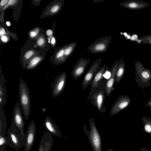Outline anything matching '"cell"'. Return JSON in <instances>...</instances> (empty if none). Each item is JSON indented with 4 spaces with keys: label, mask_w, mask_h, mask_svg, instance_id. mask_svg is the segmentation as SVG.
Returning <instances> with one entry per match:
<instances>
[{
    "label": "cell",
    "mask_w": 151,
    "mask_h": 151,
    "mask_svg": "<svg viewBox=\"0 0 151 151\" xmlns=\"http://www.w3.org/2000/svg\"><path fill=\"white\" fill-rule=\"evenodd\" d=\"M44 43V40L42 38H40L37 42V44L39 46H42Z\"/></svg>",
    "instance_id": "obj_30"
},
{
    "label": "cell",
    "mask_w": 151,
    "mask_h": 151,
    "mask_svg": "<svg viewBox=\"0 0 151 151\" xmlns=\"http://www.w3.org/2000/svg\"><path fill=\"white\" fill-rule=\"evenodd\" d=\"M16 1H15V0H10L9 1V4H12Z\"/></svg>",
    "instance_id": "obj_37"
},
{
    "label": "cell",
    "mask_w": 151,
    "mask_h": 151,
    "mask_svg": "<svg viewBox=\"0 0 151 151\" xmlns=\"http://www.w3.org/2000/svg\"><path fill=\"white\" fill-rule=\"evenodd\" d=\"M106 96L105 91H103L96 93L88 94L87 98L98 111L103 113L106 110V107L104 106Z\"/></svg>",
    "instance_id": "obj_7"
},
{
    "label": "cell",
    "mask_w": 151,
    "mask_h": 151,
    "mask_svg": "<svg viewBox=\"0 0 151 151\" xmlns=\"http://www.w3.org/2000/svg\"><path fill=\"white\" fill-rule=\"evenodd\" d=\"M8 136L0 134V146H6L8 145Z\"/></svg>",
    "instance_id": "obj_25"
},
{
    "label": "cell",
    "mask_w": 151,
    "mask_h": 151,
    "mask_svg": "<svg viewBox=\"0 0 151 151\" xmlns=\"http://www.w3.org/2000/svg\"><path fill=\"white\" fill-rule=\"evenodd\" d=\"M90 129L88 130L84 124L83 125L84 132L87 136L93 151H102V146L100 134L97 129L94 119L91 118L89 120Z\"/></svg>",
    "instance_id": "obj_2"
},
{
    "label": "cell",
    "mask_w": 151,
    "mask_h": 151,
    "mask_svg": "<svg viewBox=\"0 0 151 151\" xmlns=\"http://www.w3.org/2000/svg\"><path fill=\"white\" fill-rule=\"evenodd\" d=\"M5 33V30L3 28H1L0 30V35L1 36L4 35Z\"/></svg>",
    "instance_id": "obj_35"
},
{
    "label": "cell",
    "mask_w": 151,
    "mask_h": 151,
    "mask_svg": "<svg viewBox=\"0 0 151 151\" xmlns=\"http://www.w3.org/2000/svg\"><path fill=\"white\" fill-rule=\"evenodd\" d=\"M102 60V58H99L96 59L85 75L81 85L83 90L86 89L88 86L91 85L96 70L100 67Z\"/></svg>",
    "instance_id": "obj_10"
},
{
    "label": "cell",
    "mask_w": 151,
    "mask_h": 151,
    "mask_svg": "<svg viewBox=\"0 0 151 151\" xmlns=\"http://www.w3.org/2000/svg\"><path fill=\"white\" fill-rule=\"evenodd\" d=\"M112 40L111 36H106L96 40L87 47L88 50L93 54L106 52Z\"/></svg>",
    "instance_id": "obj_5"
},
{
    "label": "cell",
    "mask_w": 151,
    "mask_h": 151,
    "mask_svg": "<svg viewBox=\"0 0 151 151\" xmlns=\"http://www.w3.org/2000/svg\"><path fill=\"white\" fill-rule=\"evenodd\" d=\"M46 34L48 36H51L53 34L52 31L51 29H49L47 31Z\"/></svg>",
    "instance_id": "obj_32"
},
{
    "label": "cell",
    "mask_w": 151,
    "mask_h": 151,
    "mask_svg": "<svg viewBox=\"0 0 151 151\" xmlns=\"http://www.w3.org/2000/svg\"><path fill=\"white\" fill-rule=\"evenodd\" d=\"M145 106L151 109V98L149 99Z\"/></svg>",
    "instance_id": "obj_31"
},
{
    "label": "cell",
    "mask_w": 151,
    "mask_h": 151,
    "mask_svg": "<svg viewBox=\"0 0 151 151\" xmlns=\"http://www.w3.org/2000/svg\"><path fill=\"white\" fill-rule=\"evenodd\" d=\"M8 134V145L16 151L18 150L24 146L26 135L23 136L16 128L14 124L12 122Z\"/></svg>",
    "instance_id": "obj_4"
},
{
    "label": "cell",
    "mask_w": 151,
    "mask_h": 151,
    "mask_svg": "<svg viewBox=\"0 0 151 151\" xmlns=\"http://www.w3.org/2000/svg\"><path fill=\"white\" fill-rule=\"evenodd\" d=\"M76 46V42H73L68 44L65 47L64 55L66 59L72 54Z\"/></svg>",
    "instance_id": "obj_21"
},
{
    "label": "cell",
    "mask_w": 151,
    "mask_h": 151,
    "mask_svg": "<svg viewBox=\"0 0 151 151\" xmlns=\"http://www.w3.org/2000/svg\"><path fill=\"white\" fill-rule=\"evenodd\" d=\"M6 24H7V25L8 26H10V23L9 22H6Z\"/></svg>",
    "instance_id": "obj_41"
},
{
    "label": "cell",
    "mask_w": 151,
    "mask_h": 151,
    "mask_svg": "<svg viewBox=\"0 0 151 151\" xmlns=\"http://www.w3.org/2000/svg\"><path fill=\"white\" fill-rule=\"evenodd\" d=\"M6 126V118L2 107H0V134L5 135Z\"/></svg>",
    "instance_id": "obj_19"
},
{
    "label": "cell",
    "mask_w": 151,
    "mask_h": 151,
    "mask_svg": "<svg viewBox=\"0 0 151 151\" xmlns=\"http://www.w3.org/2000/svg\"><path fill=\"white\" fill-rule=\"evenodd\" d=\"M139 40L136 42L138 44H147L151 45V34L139 37Z\"/></svg>",
    "instance_id": "obj_24"
},
{
    "label": "cell",
    "mask_w": 151,
    "mask_h": 151,
    "mask_svg": "<svg viewBox=\"0 0 151 151\" xmlns=\"http://www.w3.org/2000/svg\"><path fill=\"white\" fill-rule=\"evenodd\" d=\"M6 103V97L0 96V107H2Z\"/></svg>",
    "instance_id": "obj_26"
},
{
    "label": "cell",
    "mask_w": 151,
    "mask_h": 151,
    "mask_svg": "<svg viewBox=\"0 0 151 151\" xmlns=\"http://www.w3.org/2000/svg\"><path fill=\"white\" fill-rule=\"evenodd\" d=\"M121 6L124 8L132 10H141L150 5L149 3L139 0H129L121 3Z\"/></svg>",
    "instance_id": "obj_16"
},
{
    "label": "cell",
    "mask_w": 151,
    "mask_h": 151,
    "mask_svg": "<svg viewBox=\"0 0 151 151\" xmlns=\"http://www.w3.org/2000/svg\"><path fill=\"white\" fill-rule=\"evenodd\" d=\"M60 6L58 5H56L53 6L51 9V12L52 13H55L57 12L59 9Z\"/></svg>",
    "instance_id": "obj_28"
},
{
    "label": "cell",
    "mask_w": 151,
    "mask_h": 151,
    "mask_svg": "<svg viewBox=\"0 0 151 151\" xmlns=\"http://www.w3.org/2000/svg\"><path fill=\"white\" fill-rule=\"evenodd\" d=\"M9 1V0H1V2L0 4L1 6H4L6 4V3Z\"/></svg>",
    "instance_id": "obj_33"
},
{
    "label": "cell",
    "mask_w": 151,
    "mask_h": 151,
    "mask_svg": "<svg viewBox=\"0 0 151 151\" xmlns=\"http://www.w3.org/2000/svg\"><path fill=\"white\" fill-rule=\"evenodd\" d=\"M119 63L118 60H116L114 62L111 68L110 77L107 79L106 82L105 92L106 96H110L112 91L114 89L116 74Z\"/></svg>",
    "instance_id": "obj_13"
},
{
    "label": "cell",
    "mask_w": 151,
    "mask_h": 151,
    "mask_svg": "<svg viewBox=\"0 0 151 151\" xmlns=\"http://www.w3.org/2000/svg\"><path fill=\"white\" fill-rule=\"evenodd\" d=\"M126 63L123 59L119 60V63L116 70L115 83L119 84L125 75L126 71Z\"/></svg>",
    "instance_id": "obj_18"
},
{
    "label": "cell",
    "mask_w": 151,
    "mask_h": 151,
    "mask_svg": "<svg viewBox=\"0 0 151 151\" xmlns=\"http://www.w3.org/2000/svg\"><path fill=\"white\" fill-rule=\"evenodd\" d=\"M6 146H0V151H5V147Z\"/></svg>",
    "instance_id": "obj_36"
},
{
    "label": "cell",
    "mask_w": 151,
    "mask_h": 151,
    "mask_svg": "<svg viewBox=\"0 0 151 151\" xmlns=\"http://www.w3.org/2000/svg\"><path fill=\"white\" fill-rule=\"evenodd\" d=\"M44 126L47 131L51 134L61 137V134L59 129L50 117L48 116L45 117Z\"/></svg>",
    "instance_id": "obj_17"
},
{
    "label": "cell",
    "mask_w": 151,
    "mask_h": 151,
    "mask_svg": "<svg viewBox=\"0 0 151 151\" xmlns=\"http://www.w3.org/2000/svg\"><path fill=\"white\" fill-rule=\"evenodd\" d=\"M19 104L25 119L27 120L31 111V99L28 86L22 78L19 82Z\"/></svg>",
    "instance_id": "obj_1"
},
{
    "label": "cell",
    "mask_w": 151,
    "mask_h": 151,
    "mask_svg": "<svg viewBox=\"0 0 151 151\" xmlns=\"http://www.w3.org/2000/svg\"><path fill=\"white\" fill-rule=\"evenodd\" d=\"M131 101V99L128 95L120 96L112 106L110 111V116L115 115L127 108L130 104Z\"/></svg>",
    "instance_id": "obj_9"
},
{
    "label": "cell",
    "mask_w": 151,
    "mask_h": 151,
    "mask_svg": "<svg viewBox=\"0 0 151 151\" xmlns=\"http://www.w3.org/2000/svg\"><path fill=\"white\" fill-rule=\"evenodd\" d=\"M142 120L143 124V131L151 135V118L149 117L143 116L142 117Z\"/></svg>",
    "instance_id": "obj_20"
},
{
    "label": "cell",
    "mask_w": 151,
    "mask_h": 151,
    "mask_svg": "<svg viewBox=\"0 0 151 151\" xmlns=\"http://www.w3.org/2000/svg\"><path fill=\"white\" fill-rule=\"evenodd\" d=\"M33 52L32 51H29L27 52L24 55V58L26 60L29 59L33 55Z\"/></svg>",
    "instance_id": "obj_27"
},
{
    "label": "cell",
    "mask_w": 151,
    "mask_h": 151,
    "mask_svg": "<svg viewBox=\"0 0 151 151\" xmlns=\"http://www.w3.org/2000/svg\"><path fill=\"white\" fill-rule=\"evenodd\" d=\"M140 151H149L147 149L145 148H141Z\"/></svg>",
    "instance_id": "obj_39"
},
{
    "label": "cell",
    "mask_w": 151,
    "mask_h": 151,
    "mask_svg": "<svg viewBox=\"0 0 151 151\" xmlns=\"http://www.w3.org/2000/svg\"><path fill=\"white\" fill-rule=\"evenodd\" d=\"M0 96L6 97L7 94L6 89L4 86V84L6 81L4 76L1 74H0Z\"/></svg>",
    "instance_id": "obj_23"
},
{
    "label": "cell",
    "mask_w": 151,
    "mask_h": 151,
    "mask_svg": "<svg viewBox=\"0 0 151 151\" xmlns=\"http://www.w3.org/2000/svg\"><path fill=\"white\" fill-rule=\"evenodd\" d=\"M106 151H114L111 149H109L106 150Z\"/></svg>",
    "instance_id": "obj_42"
},
{
    "label": "cell",
    "mask_w": 151,
    "mask_h": 151,
    "mask_svg": "<svg viewBox=\"0 0 151 151\" xmlns=\"http://www.w3.org/2000/svg\"><path fill=\"white\" fill-rule=\"evenodd\" d=\"M104 0H93V1L94 2H96V3H100V2H101L103 1Z\"/></svg>",
    "instance_id": "obj_38"
},
{
    "label": "cell",
    "mask_w": 151,
    "mask_h": 151,
    "mask_svg": "<svg viewBox=\"0 0 151 151\" xmlns=\"http://www.w3.org/2000/svg\"><path fill=\"white\" fill-rule=\"evenodd\" d=\"M67 74L65 72L59 74L52 83V96L56 97L60 95L64 90L66 83Z\"/></svg>",
    "instance_id": "obj_8"
},
{
    "label": "cell",
    "mask_w": 151,
    "mask_h": 151,
    "mask_svg": "<svg viewBox=\"0 0 151 151\" xmlns=\"http://www.w3.org/2000/svg\"><path fill=\"white\" fill-rule=\"evenodd\" d=\"M36 128L35 122L32 120L27 127L24 141V151H30L34 145L36 135Z\"/></svg>",
    "instance_id": "obj_11"
},
{
    "label": "cell",
    "mask_w": 151,
    "mask_h": 151,
    "mask_svg": "<svg viewBox=\"0 0 151 151\" xmlns=\"http://www.w3.org/2000/svg\"><path fill=\"white\" fill-rule=\"evenodd\" d=\"M55 42V40L54 38H52V39L51 42L52 44H54Z\"/></svg>",
    "instance_id": "obj_40"
},
{
    "label": "cell",
    "mask_w": 151,
    "mask_h": 151,
    "mask_svg": "<svg viewBox=\"0 0 151 151\" xmlns=\"http://www.w3.org/2000/svg\"><path fill=\"white\" fill-rule=\"evenodd\" d=\"M38 29H36V31L31 32L29 33L30 37H33L36 36L38 32Z\"/></svg>",
    "instance_id": "obj_29"
},
{
    "label": "cell",
    "mask_w": 151,
    "mask_h": 151,
    "mask_svg": "<svg viewBox=\"0 0 151 151\" xmlns=\"http://www.w3.org/2000/svg\"><path fill=\"white\" fill-rule=\"evenodd\" d=\"M41 58L40 57H34L29 62L25 69L30 70L34 69L41 61Z\"/></svg>",
    "instance_id": "obj_22"
},
{
    "label": "cell",
    "mask_w": 151,
    "mask_h": 151,
    "mask_svg": "<svg viewBox=\"0 0 151 151\" xmlns=\"http://www.w3.org/2000/svg\"><path fill=\"white\" fill-rule=\"evenodd\" d=\"M53 141L52 134L47 131L45 132L41 138L37 151H51Z\"/></svg>",
    "instance_id": "obj_15"
},
{
    "label": "cell",
    "mask_w": 151,
    "mask_h": 151,
    "mask_svg": "<svg viewBox=\"0 0 151 151\" xmlns=\"http://www.w3.org/2000/svg\"><path fill=\"white\" fill-rule=\"evenodd\" d=\"M135 81L138 85L142 89L150 86L151 80V70L145 68L139 60L135 61Z\"/></svg>",
    "instance_id": "obj_3"
},
{
    "label": "cell",
    "mask_w": 151,
    "mask_h": 151,
    "mask_svg": "<svg viewBox=\"0 0 151 151\" xmlns=\"http://www.w3.org/2000/svg\"><path fill=\"white\" fill-rule=\"evenodd\" d=\"M19 104L17 101L13 110L12 122L22 135L24 136L26 135L24 131L25 122Z\"/></svg>",
    "instance_id": "obj_6"
},
{
    "label": "cell",
    "mask_w": 151,
    "mask_h": 151,
    "mask_svg": "<svg viewBox=\"0 0 151 151\" xmlns=\"http://www.w3.org/2000/svg\"><path fill=\"white\" fill-rule=\"evenodd\" d=\"M90 60V59H85L81 58L77 60L71 72L74 80L78 79L83 74Z\"/></svg>",
    "instance_id": "obj_12"
},
{
    "label": "cell",
    "mask_w": 151,
    "mask_h": 151,
    "mask_svg": "<svg viewBox=\"0 0 151 151\" xmlns=\"http://www.w3.org/2000/svg\"><path fill=\"white\" fill-rule=\"evenodd\" d=\"M111 68L106 65H104L101 67H99L96 70L94 76L91 84V89L89 94L91 93L97 87L103 80V75L107 71H111Z\"/></svg>",
    "instance_id": "obj_14"
},
{
    "label": "cell",
    "mask_w": 151,
    "mask_h": 151,
    "mask_svg": "<svg viewBox=\"0 0 151 151\" xmlns=\"http://www.w3.org/2000/svg\"><path fill=\"white\" fill-rule=\"evenodd\" d=\"M1 39L2 41L4 42H7L8 40L7 37L5 36H2Z\"/></svg>",
    "instance_id": "obj_34"
}]
</instances>
